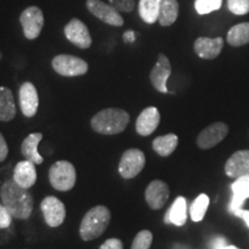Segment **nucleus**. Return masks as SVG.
<instances>
[{"instance_id":"f257e3e1","label":"nucleus","mask_w":249,"mask_h":249,"mask_svg":"<svg viewBox=\"0 0 249 249\" xmlns=\"http://www.w3.org/2000/svg\"><path fill=\"white\" fill-rule=\"evenodd\" d=\"M2 204L17 219H28L34 209V198L27 188L18 186L13 179L6 180L0 188Z\"/></svg>"},{"instance_id":"f03ea898","label":"nucleus","mask_w":249,"mask_h":249,"mask_svg":"<svg viewBox=\"0 0 249 249\" xmlns=\"http://www.w3.org/2000/svg\"><path fill=\"white\" fill-rule=\"evenodd\" d=\"M129 114L123 108L110 107L97 112L90 124L96 133L103 135H116L123 133L129 123Z\"/></svg>"},{"instance_id":"7ed1b4c3","label":"nucleus","mask_w":249,"mask_h":249,"mask_svg":"<svg viewBox=\"0 0 249 249\" xmlns=\"http://www.w3.org/2000/svg\"><path fill=\"white\" fill-rule=\"evenodd\" d=\"M111 220V213L105 205H96L82 218L80 224V236L82 240L91 241L107 231Z\"/></svg>"},{"instance_id":"20e7f679","label":"nucleus","mask_w":249,"mask_h":249,"mask_svg":"<svg viewBox=\"0 0 249 249\" xmlns=\"http://www.w3.org/2000/svg\"><path fill=\"white\" fill-rule=\"evenodd\" d=\"M49 180L55 191L68 192L75 186L76 170L71 161L58 160L50 167Z\"/></svg>"},{"instance_id":"39448f33","label":"nucleus","mask_w":249,"mask_h":249,"mask_svg":"<svg viewBox=\"0 0 249 249\" xmlns=\"http://www.w3.org/2000/svg\"><path fill=\"white\" fill-rule=\"evenodd\" d=\"M52 68L59 75L74 77L85 75L89 66L83 59L75 55L59 54L52 59Z\"/></svg>"},{"instance_id":"423d86ee","label":"nucleus","mask_w":249,"mask_h":249,"mask_svg":"<svg viewBox=\"0 0 249 249\" xmlns=\"http://www.w3.org/2000/svg\"><path fill=\"white\" fill-rule=\"evenodd\" d=\"M145 156L140 149L132 148L126 150L121 156L119 163V173L124 179H133L144 169Z\"/></svg>"},{"instance_id":"0eeeda50","label":"nucleus","mask_w":249,"mask_h":249,"mask_svg":"<svg viewBox=\"0 0 249 249\" xmlns=\"http://www.w3.org/2000/svg\"><path fill=\"white\" fill-rule=\"evenodd\" d=\"M23 34L28 39H36L44 27V15L37 6H30L24 9L20 17Z\"/></svg>"},{"instance_id":"6e6552de","label":"nucleus","mask_w":249,"mask_h":249,"mask_svg":"<svg viewBox=\"0 0 249 249\" xmlns=\"http://www.w3.org/2000/svg\"><path fill=\"white\" fill-rule=\"evenodd\" d=\"M87 8L93 17L113 27H121L124 24V18L113 6L102 0H87Z\"/></svg>"},{"instance_id":"1a4fd4ad","label":"nucleus","mask_w":249,"mask_h":249,"mask_svg":"<svg viewBox=\"0 0 249 249\" xmlns=\"http://www.w3.org/2000/svg\"><path fill=\"white\" fill-rule=\"evenodd\" d=\"M229 130V126L222 121L211 124L210 126H208L198 134L197 139H196V144L202 150L213 148L214 145H217L226 138Z\"/></svg>"},{"instance_id":"9d476101","label":"nucleus","mask_w":249,"mask_h":249,"mask_svg":"<svg viewBox=\"0 0 249 249\" xmlns=\"http://www.w3.org/2000/svg\"><path fill=\"white\" fill-rule=\"evenodd\" d=\"M45 223L50 227H58L64 223L66 218V208L65 204L55 196H46L40 203Z\"/></svg>"},{"instance_id":"9b49d317","label":"nucleus","mask_w":249,"mask_h":249,"mask_svg":"<svg viewBox=\"0 0 249 249\" xmlns=\"http://www.w3.org/2000/svg\"><path fill=\"white\" fill-rule=\"evenodd\" d=\"M64 34L71 44L80 49H88L92 43L89 29L79 18H71L65 26Z\"/></svg>"},{"instance_id":"f8f14e48","label":"nucleus","mask_w":249,"mask_h":249,"mask_svg":"<svg viewBox=\"0 0 249 249\" xmlns=\"http://www.w3.org/2000/svg\"><path fill=\"white\" fill-rule=\"evenodd\" d=\"M172 73V66L169 58L160 53L158 55V60L150 71V81L154 88L161 93H169L166 82Z\"/></svg>"},{"instance_id":"ddd939ff","label":"nucleus","mask_w":249,"mask_h":249,"mask_svg":"<svg viewBox=\"0 0 249 249\" xmlns=\"http://www.w3.org/2000/svg\"><path fill=\"white\" fill-rule=\"evenodd\" d=\"M144 197L152 210L161 209L170 197L169 185L161 180H154L145 189Z\"/></svg>"},{"instance_id":"4468645a","label":"nucleus","mask_w":249,"mask_h":249,"mask_svg":"<svg viewBox=\"0 0 249 249\" xmlns=\"http://www.w3.org/2000/svg\"><path fill=\"white\" fill-rule=\"evenodd\" d=\"M18 99H20V107L23 116L27 118H33L35 116L38 110L39 98L36 87L33 83L24 82L20 87Z\"/></svg>"},{"instance_id":"2eb2a0df","label":"nucleus","mask_w":249,"mask_h":249,"mask_svg":"<svg viewBox=\"0 0 249 249\" xmlns=\"http://www.w3.org/2000/svg\"><path fill=\"white\" fill-rule=\"evenodd\" d=\"M224 46L222 37L209 38V37H198L194 43L195 53L202 59L213 60L220 54Z\"/></svg>"},{"instance_id":"dca6fc26","label":"nucleus","mask_w":249,"mask_h":249,"mask_svg":"<svg viewBox=\"0 0 249 249\" xmlns=\"http://www.w3.org/2000/svg\"><path fill=\"white\" fill-rule=\"evenodd\" d=\"M160 121V113L157 107L144 108L136 119L135 128L141 136H149L157 129Z\"/></svg>"},{"instance_id":"f3484780","label":"nucleus","mask_w":249,"mask_h":249,"mask_svg":"<svg viewBox=\"0 0 249 249\" xmlns=\"http://www.w3.org/2000/svg\"><path fill=\"white\" fill-rule=\"evenodd\" d=\"M225 173L230 178L234 179L249 174V150L234 152L226 161Z\"/></svg>"},{"instance_id":"a211bd4d","label":"nucleus","mask_w":249,"mask_h":249,"mask_svg":"<svg viewBox=\"0 0 249 249\" xmlns=\"http://www.w3.org/2000/svg\"><path fill=\"white\" fill-rule=\"evenodd\" d=\"M35 163L30 160H22L18 161L15 165L13 172V180L18 183V186L23 188L29 189L36 183L37 180V172Z\"/></svg>"},{"instance_id":"6ab92c4d","label":"nucleus","mask_w":249,"mask_h":249,"mask_svg":"<svg viewBox=\"0 0 249 249\" xmlns=\"http://www.w3.org/2000/svg\"><path fill=\"white\" fill-rule=\"evenodd\" d=\"M231 187L233 197L230 203V210L234 214L235 211L242 209L245 201L249 198V174L236 179Z\"/></svg>"},{"instance_id":"aec40b11","label":"nucleus","mask_w":249,"mask_h":249,"mask_svg":"<svg viewBox=\"0 0 249 249\" xmlns=\"http://www.w3.org/2000/svg\"><path fill=\"white\" fill-rule=\"evenodd\" d=\"M43 134L42 133H33L29 134L26 139L23 140L22 144H21V152H22L23 157L27 160L33 161L36 165L43 163V157L38 154V144L42 141Z\"/></svg>"},{"instance_id":"412c9836","label":"nucleus","mask_w":249,"mask_h":249,"mask_svg":"<svg viewBox=\"0 0 249 249\" xmlns=\"http://www.w3.org/2000/svg\"><path fill=\"white\" fill-rule=\"evenodd\" d=\"M166 224H173L176 226H183L187 222V201L183 196H179L171 205V208L164 218Z\"/></svg>"},{"instance_id":"4be33fe9","label":"nucleus","mask_w":249,"mask_h":249,"mask_svg":"<svg viewBox=\"0 0 249 249\" xmlns=\"http://www.w3.org/2000/svg\"><path fill=\"white\" fill-rule=\"evenodd\" d=\"M179 15V4L177 0H160L158 22L161 27H170L176 22Z\"/></svg>"},{"instance_id":"5701e85b","label":"nucleus","mask_w":249,"mask_h":249,"mask_svg":"<svg viewBox=\"0 0 249 249\" xmlns=\"http://www.w3.org/2000/svg\"><path fill=\"white\" fill-rule=\"evenodd\" d=\"M17 116L14 96L11 89L0 87V120L11 121Z\"/></svg>"},{"instance_id":"b1692460","label":"nucleus","mask_w":249,"mask_h":249,"mask_svg":"<svg viewBox=\"0 0 249 249\" xmlns=\"http://www.w3.org/2000/svg\"><path fill=\"white\" fill-rule=\"evenodd\" d=\"M179 139L176 134H166V135L158 136L152 141V148L161 157H167L172 155L178 147Z\"/></svg>"},{"instance_id":"393cba45","label":"nucleus","mask_w":249,"mask_h":249,"mask_svg":"<svg viewBox=\"0 0 249 249\" xmlns=\"http://www.w3.org/2000/svg\"><path fill=\"white\" fill-rule=\"evenodd\" d=\"M227 43L234 48L244 46L249 43V22H242L233 26L226 37Z\"/></svg>"},{"instance_id":"a878e982","label":"nucleus","mask_w":249,"mask_h":249,"mask_svg":"<svg viewBox=\"0 0 249 249\" xmlns=\"http://www.w3.org/2000/svg\"><path fill=\"white\" fill-rule=\"evenodd\" d=\"M160 0H140L139 14L145 23L154 24L158 21Z\"/></svg>"},{"instance_id":"bb28decb","label":"nucleus","mask_w":249,"mask_h":249,"mask_svg":"<svg viewBox=\"0 0 249 249\" xmlns=\"http://www.w3.org/2000/svg\"><path fill=\"white\" fill-rule=\"evenodd\" d=\"M210 204V198L207 194H200L193 201L189 209V213H191V218L193 222H201L203 219L205 213H207L208 208Z\"/></svg>"},{"instance_id":"cd10ccee","label":"nucleus","mask_w":249,"mask_h":249,"mask_svg":"<svg viewBox=\"0 0 249 249\" xmlns=\"http://www.w3.org/2000/svg\"><path fill=\"white\" fill-rule=\"evenodd\" d=\"M223 0H195L194 6L196 12L200 15L209 14L211 12H216L222 7Z\"/></svg>"},{"instance_id":"c85d7f7f","label":"nucleus","mask_w":249,"mask_h":249,"mask_svg":"<svg viewBox=\"0 0 249 249\" xmlns=\"http://www.w3.org/2000/svg\"><path fill=\"white\" fill-rule=\"evenodd\" d=\"M152 239H154V236H152V233L149 230L140 231L134 238L130 249H150Z\"/></svg>"},{"instance_id":"c756f323","label":"nucleus","mask_w":249,"mask_h":249,"mask_svg":"<svg viewBox=\"0 0 249 249\" xmlns=\"http://www.w3.org/2000/svg\"><path fill=\"white\" fill-rule=\"evenodd\" d=\"M227 8L235 15L249 13V0H227Z\"/></svg>"},{"instance_id":"7c9ffc66","label":"nucleus","mask_w":249,"mask_h":249,"mask_svg":"<svg viewBox=\"0 0 249 249\" xmlns=\"http://www.w3.org/2000/svg\"><path fill=\"white\" fill-rule=\"evenodd\" d=\"M108 4L113 6L118 12L129 13L135 7V0H108Z\"/></svg>"},{"instance_id":"2f4dec72","label":"nucleus","mask_w":249,"mask_h":249,"mask_svg":"<svg viewBox=\"0 0 249 249\" xmlns=\"http://www.w3.org/2000/svg\"><path fill=\"white\" fill-rule=\"evenodd\" d=\"M12 216L4 204H0V230L7 229L12 224Z\"/></svg>"},{"instance_id":"473e14b6","label":"nucleus","mask_w":249,"mask_h":249,"mask_svg":"<svg viewBox=\"0 0 249 249\" xmlns=\"http://www.w3.org/2000/svg\"><path fill=\"white\" fill-rule=\"evenodd\" d=\"M99 249H124V244L119 239L111 238L103 242V245L99 247Z\"/></svg>"},{"instance_id":"72a5a7b5","label":"nucleus","mask_w":249,"mask_h":249,"mask_svg":"<svg viewBox=\"0 0 249 249\" xmlns=\"http://www.w3.org/2000/svg\"><path fill=\"white\" fill-rule=\"evenodd\" d=\"M8 155V145L1 133H0V163L6 160Z\"/></svg>"},{"instance_id":"f704fd0d","label":"nucleus","mask_w":249,"mask_h":249,"mask_svg":"<svg viewBox=\"0 0 249 249\" xmlns=\"http://www.w3.org/2000/svg\"><path fill=\"white\" fill-rule=\"evenodd\" d=\"M225 246H227V241L223 236H216V238L213 239V241L210 244L211 249H222Z\"/></svg>"},{"instance_id":"c9c22d12","label":"nucleus","mask_w":249,"mask_h":249,"mask_svg":"<svg viewBox=\"0 0 249 249\" xmlns=\"http://www.w3.org/2000/svg\"><path fill=\"white\" fill-rule=\"evenodd\" d=\"M234 216L240 217L245 220L246 225L249 227V210H244V209H239L238 211H235Z\"/></svg>"},{"instance_id":"e433bc0d","label":"nucleus","mask_w":249,"mask_h":249,"mask_svg":"<svg viewBox=\"0 0 249 249\" xmlns=\"http://www.w3.org/2000/svg\"><path fill=\"white\" fill-rule=\"evenodd\" d=\"M124 40L127 43H133L134 40H135V33H134L133 30L126 31V33L124 34Z\"/></svg>"},{"instance_id":"4c0bfd02","label":"nucleus","mask_w":249,"mask_h":249,"mask_svg":"<svg viewBox=\"0 0 249 249\" xmlns=\"http://www.w3.org/2000/svg\"><path fill=\"white\" fill-rule=\"evenodd\" d=\"M222 249H239V248H236L235 246H231V245H227V246H225V247L224 248H222Z\"/></svg>"},{"instance_id":"58836bf2","label":"nucleus","mask_w":249,"mask_h":249,"mask_svg":"<svg viewBox=\"0 0 249 249\" xmlns=\"http://www.w3.org/2000/svg\"><path fill=\"white\" fill-rule=\"evenodd\" d=\"M173 249H187L185 246H181V245H176L173 247Z\"/></svg>"},{"instance_id":"ea45409f","label":"nucleus","mask_w":249,"mask_h":249,"mask_svg":"<svg viewBox=\"0 0 249 249\" xmlns=\"http://www.w3.org/2000/svg\"><path fill=\"white\" fill-rule=\"evenodd\" d=\"M0 58H1V54H0Z\"/></svg>"}]
</instances>
